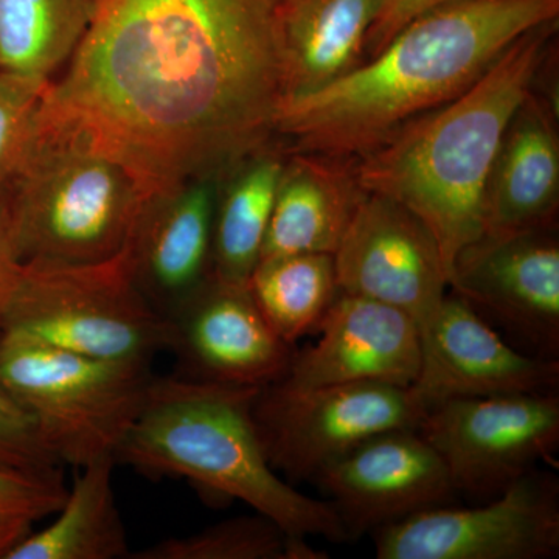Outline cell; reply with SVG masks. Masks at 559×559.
<instances>
[{
    "label": "cell",
    "instance_id": "30",
    "mask_svg": "<svg viewBox=\"0 0 559 559\" xmlns=\"http://www.w3.org/2000/svg\"><path fill=\"white\" fill-rule=\"evenodd\" d=\"M22 267L14 246L13 223H11L9 189L0 190V334L5 326L14 290L20 283Z\"/></svg>",
    "mask_w": 559,
    "mask_h": 559
},
{
    "label": "cell",
    "instance_id": "13",
    "mask_svg": "<svg viewBox=\"0 0 559 559\" xmlns=\"http://www.w3.org/2000/svg\"><path fill=\"white\" fill-rule=\"evenodd\" d=\"M316 481L330 496L348 540L448 506L457 495L443 460L418 429H393L331 462Z\"/></svg>",
    "mask_w": 559,
    "mask_h": 559
},
{
    "label": "cell",
    "instance_id": "23",
    "mask_svg": "<svg viewBox=\"0 0 559 559\" xmlns=\"http://www.w3.org/2000/svg\"><path fill=\"white\" fill-rule=\"evenodd\" d=\"M94 0H0V70L50 84L90 28Z\"/></svg>",
    "mask_w": 559,
    "mask_h": 559
},
{
    "label": "cell",
    "instance_id": "29",
    "mask_svg": "<svg viewBox=\"0 0 559 559\" xmlns=\"http://www.w3.org/2000/svg\"><path fill=\"white\" fill-rule=\"evenodd\" d=\"M448 2L452 0H381L377 20L367 36L364 61L380 53L412 21Z\"/></svg>",
    "mask_w": 559,
    "mask_h": 559
},
{
    "label": "cell",
    "instance_id": "11",
    "mask_svg": "<svg viewBox=\"0 0 559 559\" xmlns=\"http://www.w3.org/2000/svg\"><path fill=\"white\" fill-rule=\"evenodd\" d=\"M341 293L381 301L409 316L419 334L447 297L448 271L428 227L411 210L364 194L334 253Z\"/></svg>",
    "mask_w": 559,
    "mask_h": 559
},
{
    "label": "cell",
    "instance_id": "8",
    "mask_svg": "<svg viewBox=\"0 0 559 559\" xmlns=\"http://www.w3.org/2000/svg\"><path fill=\"white\" fill-rule=\"evenodd\" d=\"M425 411L412 388L378 382L294 389L275 381L253 401L264 452L288 481L316 479L331 462L378 433L417 429Z\"/></svg>",
    "mask_w": 559,
    "mask_h": 559
},
{
    "label": "cell",
    "instance_id": "16",
    "mask_svg": "<svg viewBox=\"0 0 559 559\" xmlns=\"http://www.w3.org/2000/svg\"><path fill=\"white\" fill-rule=\"evenodd\" d=\"M316 333L318 342L294 349L278 382L294 389L378 384L412 388L421 369V334L403 311L341 293Z\"/></svg>",
    "mask_w": 559,
    "mask_h": 559
},
{
    "label": "cell",
    "instance_id": "19",
    "mask_svg": "<svg viewBox=\"0 0 559 559\" xmlns=\"http://www.w3.org/2000/svg\"><path fill=\"white\" fill-rule=\"evenodd\" d=\"M345 162L308 153L285 162L260 260L336 253L366 194Z\"/></svg>",
    "mask_w": 559,
    "mask_h": 559
},
{
    "label": "cell",
    "instance_id": "1",
    "mask_svg": "<svg viewBox=\"0 0 559 559\" xmlns=\"http://www.w3.org/2000/svg\"><path fill=\"white\" fill-rule=\"evenodd\" d=\"M282 0H94L44 112L86 132L150 193L223 179L275 134Z\"/></svg>",
    "mask_w": 559,
    "mask_h": 559
},
{
    "label": "cell",
    "instance_id": "28",
    "mask_svg": "<svg viewBox=\"0 0 559 559\" xmlns=\"http://www.w3.org/2000/svg\"><path fill=\"white\" fill-rule=\"evenodd\" d=\"M66 495L61 471L38 474L0 466V518L44 520L61 509Z\"/></svg>",
    "mask_w": 559,
    "mask_h": 559
},
{
    "label": "cell",
    "instance_id": "6",
    "mask_svg": "<svg viewBox=\"0 0 559 559\" xmlns=\"http://www.w3.org/2000/svg\"><path fill=\"white\" fill-rule=\"evenodd\" d=\"M153 378L146 362L90 358L0 334V384L35 419L58 462L73 468L116 459Z\"/></svg>",
    "mask_w": 559,
    "mask_h": 559
},
{
    "label": "cell",
    "instance_id": "22",
    "mask_svg": "<svg viewBox=\"0 0 559 559\" xmlns=\"http://www.w3.org/2000/svg\"><path fill=\"white\" fill-rule=\"evenodd\" d=\"M285 160L257 151L219 180L213 219L212 274L248 285L259 264Z\"/></svg>",
    "mask_w": 559,
    "mask_h": 559
},
{
    "label": "cell",
    "instance_id": "27",
    "mask_svg": "<svg viewBox=\"0 0 559 559\" xmlns=\"http://www.w3.org/2000/svg\"><path fill=\"white\" fill-rule=\"evenodd\" d=\"M61 463L51 454L35 419L0 384V466L51 474Z\"/></svg>",
    "mask_w": 559,
    "mask_h": 559
},
{
    "label": "cell",
    "instance_id": "3",
    "mask_svg": "<svg viewBox=\"0 0 559 559\" xmlns=\"http://www.w3.org/2000/svg\"><path fill=\"white\" fill-rule=\"evenodd\" d=\"M558 20L524 33L469 90L411 121L356 162V180L411 210L439 246L448 278L485 234L487 190L503 135L532 94Z\"/></svg>",
    "mask_w": 559,
    "mask_h": 559
},
{
    "label": "cell",
    "instance_id": "7",
    "mask_svg": "<svg viewBox=\"0 0 559 559\" xmlns=\"http://www.w3.org/2000/svg\"><path fill=\"white\" fill-rule=\"evenodd\" d=\"M3 331L90 358L150 364L167 348L168 323L139 289L128 246L97 264H24Z\"/></svg>",
    "mask_w": 559,
    "mask_h": 559
},
{
    "label": "cell",
    "instance_id": "24",
    "mask_svg": "<svg viewBox=\"0 0 559 559\" xmlns=\"http://www.w3.org/2000/svg\"><path fill=\"white\" fill-rule=\"evenodd\" d=\"M249 289L272 329L290 347L318 331L341 294L330 253L260 260Z\"/></svg>",
    "mask_w": 559,
    "mask_h": 559
},
{
    "label": "cell",
    "instance_id": "2",
    "mask_svg": "<svg viewBox=\"0 0 559 559\" xmlns=\"http://www.w3.org/2000/svg\"><path fill=\"white\" fill-rule=\"evenodd\" d=\"M559 0H452L319 90L280 100L275 134L297 153L353 160L469 90L524 33L557 21Z\"/></svg>",
    "mask_w": 559,
    "mask_h": 559
},
{
    "label": "cell",
    "instance_id": "18",
    "mask_svg": "<svg viewBox=\"0 0 559 559\" xmlns=\"http://www.w3.org/2000/svg\"><path fill=\"white\" fill-rule=\"evenodd\" d=\"M559 197V142L554 116L532 94L511 119L487 190L485 234L554 226Z\"/></svg>",
    "mask_w": 559,
    "mask_h": 559
},
{
    "label": "cell",
    "instance_id": "12",
    "mask_svg": "<svg viewBox=\"0 0 559 559\" xmlns=\"http://www.w3.org/2000/svg\"><path fill=\"white\" fill-rule=\"evenodd\" d=\"M452 293L539 358L559 359V242L554 226L484 234L452 263Z\"/></svg>",
    "mask_w": 559,
    "mask_h": 559
},
{
    "label": "cell",
    "instance_id": "15",
    "mask_svg": "<svg viewBox=\"0 0 559 559\" xmlns=\"http://www.w3.org/2000/svg\"><path fill=\"white\" fill-rule=\"evenodd\" d=\"M425 409L441 401L558 393L559 359L527 355L457 294H447L421 331V369L412 385Z\"/></svg>",
    "mask_w": 559,
    "mask_h": 559
},
{
    "label": "cell",
    "instance_id": "10",
    "mask_svg": "<svg viewBox=\"0 0 559 559\" xmlns=\"http://www.w3.org/2000/svg\"><path fill=\"white\" fill-rule=\"evenodd\" d=\"M378 559H551L559 480L538 468L479 507L441 506L371 535Z\"/></svg>",
    "mask_w": 559,
    "mask_h": 559
},
{
    "label": "cell",
    "instance_id": "9",
    "mask_svg": "<svg viewBox=\"0 0 559 559\" xmlns=\"http://www.w3.org/2000/svg\"><path fill=\"white\" fill-rule=\"evenodd\" d=\"M418 432L447 466L455 492L492 499L559 448V393L441 401Z\"/></svg>",
    "mask_w": 559,
    "mask_h": 559
},
{
    "label": "cell",
    "instance_id": "21",
    "mask_svg": "<svg viewBox=\"0 0 559 559\" xmlns=\"http://www.w3.org/2000/svg\"><path fill=\"white\" fill-rule=\"evenodd\" d=\"M112 455L80 468L58 518L32 532L5 559H120L130 557L128 533L112 487Z\"/></svg>",
    "mask_w": 559,
    "mask_h": 559
},
{
    "label": "cell",
    "instance_id": "5",
    "mask_svg": "<svg viewBox=\"0 0 559 559\" xmlns=\"http://www.w3.org/2000/svg\"><path fill=\"white\" fill-rule=\"evenodd\" d=\"M9 193L17 257L22 264L44 266L116 259L130 246L151 197L124 162L44 108Z\"/></svg>",
    "mask_w": 559,
    "mask_h": 559
},
{
    "label": "cell",
    "instance_id": "20",
    "mask_svg": "<svg viewBox=\"0 0 559 559\" xmlns=\"http://www.w3.org/2000/svg\"><path fill=\"white\" fill-rule=\"evenodd\" d=\"M381 0H282L283 95L307 94L364 61Z\"/></svg>",
    "mask_w": 559,
    "mask_h": 559
},
{
    "label": "cell",
    "instance_id": "31",
    "mask_svg": "<svg viewBox=\"0 0 559 559\" xmlns=\"http://www.w3.org/2000/svg\"><path fill=\"white\" fill-rule=\"evenodd\" d=\"M32 521L21 518H0V559H5L7 554L32 532Z\"/></svg>",
    "mask_w": 559,
    "mask_h": 559
},
{
    "label": "cell",
    "instance_id": "25",
    "mask_svg": "<svg viewBox=\"0 0 559 559\" xmlns=\"http://www.w3.org/2000/svg\"><path fill=\"white\" fill-rule=\"evenodd\" d=\"M308 539L294 538L263 514L234 518L183 538H168L130 559H322Z\"/></svg>",
    "mask_w": 559,
    "mask_h": 559
},
{
    "label": "cell",
    "instance_id": "26",
    "mask_svg": "<svg viewBox=\"0 0 559 559\" xmlns=\"http://www.w3.org/2000/svg\"><path fill=\"white\" fill-rule=\"evenodd\" d=\"M47 87L0 70V190L9 189L35 142Z\"/></svg>",
    "mask_w": 559,
    "mask_h": 559
},
{
    "label": "cell",
    "instance_id": "4",
    "mask_svg": "<svg viewBox=\"0 0 559 559\" xmlns=\"http://www.w3.org/2000/svg\"><path fill=\"white\" fill-rule=\"evenodd\" d=\"M259 390L180 374L153 378L116 462L148 477L187 479L205 495L241 500L294 538L347 543L330 500L297 491L272 468L253 419Z\"/></svg>",
    "mask_w": 559,
    "mask_h": 559
},
{
    "label": "cell",
    "instance_id": "17",
    "mask_svg": "<svg viewBox=\"0 0 559 559\" xmlns=\"http://www.w3.org/2000/svg\"><path fill=\"white\" fill-rule=\"evenodd\" d=\"M219 178H193L151 194L130 241L132 274L165 319L212 275Z\"/></svg>",
    "mask_w": 559,
    "mask_h": 559
},
{
    "label": "cell",
    "instance_id": "14",
    "mask_svg": "<svg viewBox=\"0 0 559 559\" xmlns=\"http://www.w3.org/2000/svg\"><path fill=\"white\" fill-rule=\"evenodd\" d=\"M180 377L261 389L288 370L294 347L275 333L248 285L210 275L167 318Z\"/></svg>",
    "mask_w": 559,
    "mask_h": 559
}]
</instances>
